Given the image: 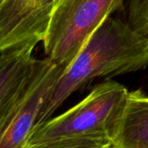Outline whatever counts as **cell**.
<instances>
[{"mask_svg":"<svg viewBox=\"0 0 148 148\" xmlns=\"http://www.w3.org/2000/svg\"><path fill=\"white\" fill-rule=\"evenodd\" d=\"M57 1L6 0L0 3V49L42 41Z\"/></svg>","mask_w":148,"mask_h":148,"instance_id":"5","label":"cell"},{"mask_svg":"<svg viewBox=\"0 0 148 148\" xmlns=\"http://www.w3.org/2000/svg\"><path fill=\"white\" fill-rule=\"evenodd\" d=\"M122 3L123 0H58L42 40L46 57L67 69L106 18Z\"/></svg>","mask_w":148,"mask_h":148,"instance_id":"3","label":"cell"},{"mask_svg":"<svg viewBox=\"0 0 148 148\" xmlns=\"http://www.w3.org/2000/svg\"><path fill=\"white\" fill-rule=\"evenodd\" d=\"M128 95L127 88L117 82L108 80L98 84L78 104L34 130L24 147L80 137L103 138L111 141Z\"/></svg>","mask_w":148,"mask_h":148,"instance_id":"2","label":"cell"},{"mask_svg":"<svg viewBox=\"0 0 148 148\" xmlns=\"http://www.w3.org/2000/svg\"><path fill=\"white\" fill-rule=\"evenodd\" d=\"M24 148H113V146L108 139L80 137L53 140Z\"/></svg>","mask_w":148,"mask_h":148,"instance_id":"8","label":"cell"},{"mask_svg":"<svg viewBox=\"0 0 148 148\" xmlns=\"http://www.w3.org/2000/svg\"><path fill=\"white\" fill-rule=\"evenodd\" d=\"M128 23L145 34L148 29V0H128Z\"/></svg>","mask_w":148,"mask_h":148,"instance_id":"9","label":"cell"},{"mask_svg":"<svg viewBox=\"0 0 148 148\" xmlns=\"http://www.w3.org/2000/svg\"><path fill=\"white\" fill-rule=\"evenodd\" d=\"M111 142L113 148H148V95L141 90L129 92Z\"/></svg>","mask_w":148,"mask_h":148,"instance_id":"7","label":"cell"},{"mask_svg":"<svg viewBox=\"0 0 148 148\" xmlns=\"http://www.w3.org/2000/svg\"><path fill=\"white\" fill-rule=\"evenodd\" d=\"M66 69L49 59L38 60L33 80L8 123L0 131V148H23Z\"/></svg>","mask_w":148,"mask_h":148,"instance_id":"4","label":"cell"},{"mask_svg":"<svg viewBox=\"0 0 148 148\" xmlns=\"http://www.w3.org/2000/svg\"><path fill=\"white\" fill-rule=\"evenodd\" d=\"M144 35H146V36H147L148 37V29H147V31L145 32V34H144Z\"/></svg>","mask_w":148,"mask_h":148,"instance_id":"10","label":"cell"},{"mask_svg":"<svg viewBox=\"0 0 148 148\" xmlns=\"http://www.w3.org/2000/svg\"><path fill=\"white\" fill-rule=\"evenodd\" d=\"M36 46L28 42L0 49V131L33 80L39 60L32 56Z\"/></svg>","mask_w":148,"mask_h":148,"instance_id":"6","label":"cell"},{"mask_svg":"<svg viewBox=\"0 0 148 148\" xmlns=\"http://www.w3.org/2000/svg\"><path fill=\"white\" fill-rule=\"evenodd\" d=\"M147 65V36L135 30L128 22L107 17L62 73L34 130L51 119L74 92L93 80L136 72Z\"/></svg>","mask_w":148,"mask_h":148,"instance_id":"1","label":"cell"}]
</instances>
